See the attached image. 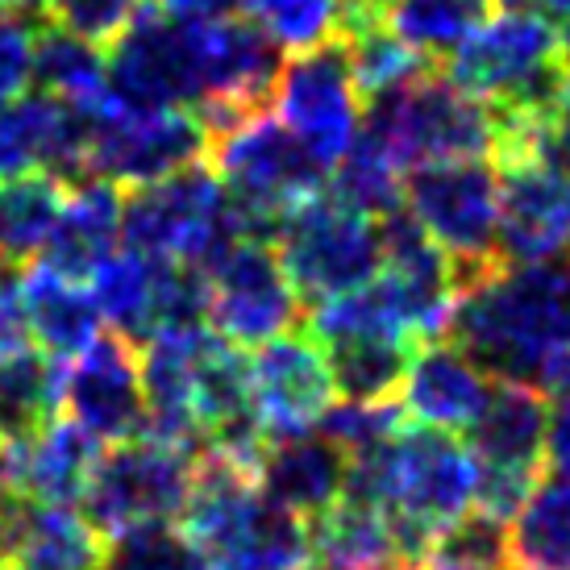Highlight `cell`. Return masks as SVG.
Segmentation results:
<instances>
[{
    "label": "cell",
    "mask_w": 570,
    "mask_h": 570,
    "mask_svg": "<svg viewBox=\"0 0 570 570\" xmlns=\"http://www.w3.org/2000/svg\"><path fill=\"white\" fill-rule=\"evenodd\" d=\"M450 337L488 375L538 383L570 342V254L546 263H500L454 301Z\"/></svg>",
    "instance_id": "1"
},
{
    "label": "cell",
    "mask_w": 570,
    "mask_h": 570,
    "mask_svg": "<svg viewBox=\"0 0 570 570\" xmlns=\"http://www.w3.org/2000/svg\"><path fill=\"white\" fill-rule=\"evenodd\" d=\"M466 92L483 96L504 121H554L570 92L562 33L533 9H500L475 26L442 67Z\"/></svg>",
    "instance_id": "2"
},
{
    "label": "cell",
    "mask_w": 570,
    "mask_h": 570,
    "mask_svg": "<svg viewBox=\"0 0 570 570\" xmlns=\"http://www.w3.org/2000/svg\"><path fill=\"white\" fill-rule=\"evenodd\" d=\"M479 459L459 433L400 429L392 442L350 459L346 495L387 508L404 524L438 538L445 524L475 508Z\"/></svg>",
    "instance_id": "3"
},
{
    "label": "cell",
    "mask_w": 570,
    "mask_h": 570,
    "mask_svg": "<svg viewBox=\"0 0 570 570\" xmlns=\"http://www.w3.org/2000/svg\"><path fill=\"white\" fill-rule=\"evenodd\" d=\"M363 129L404 171L438 159H495L500 150L495 105L466 92L438 67L404 88L366 100Z\"/></svg>",
    "instance_id": "4"
},
{
    "label": "cell",
    "mask_w": 570,
    "mask_h": 570,
    "mask_svg": "<svg viewBox=\"0 0 570 570\" xmlns=\"http://www.w3.org/2000/svg\"><path fill=\"white\" fill-rule=\"evenodd\" d=\"M208 159H213V171L225 184V191L238 205L242 222H246V238L275 242V229L287 213L304 205L308 196L325 191V184H330V171L267 109L250 112L238 126L213 134Z\"/></svg>",
    "instance_id": "5"
},
{
    "label": "cell",
    "mask_w": 570,
    "mask_h": 570,
    "mask_svg": "<svg viewBox=\"0 0 570 570\" xmlns=\"http://www.w3.org/2000/svg\"><path fill=\"white\" fill-rule=\"evenodd\" d=\"M121 238L129 250L188 263L208 275L229 246L246 238V222L217 171L196 163L188 171L129 191L121 205Z\"/></svg>",
    "instance_id": "6"
},
{
    "label": "cell",
    "mask_w": 570,
    "mask_h": 570,
    "mask_svg": "<svg viewBox=\"0 0 570 570\" xmlns=\"http://www.w3.org/2000/svg\"><path fill=\"white\" fill-rule=\"evenodd\" d=\"M404 208L454 263L459 292L500 258V167L488 159L416 163L404 175Z\"/></svg>",
    "instance_id": "7"
},
{
    "label": "cell",
    "mask_w": 570,
    "mask_h": 570,
    "mask_svg": "<svg viewBox=\"0 0 570 570\" xmlns=\"http://www.w3.org/2000/svg\"><path fill=\"white\" fill-rule=\"evenodd\" d=\"M275 250L304 304H321L366 287L383 267L380 222L354 213L337 196H308L275 229Z\"/></svg>",
    "instance_id": "8"
},
{
    "label": "cell",
    "mask_w": 570,
    "mask_h": 570,
    "mask_svg": "<svg viewBox=\"0 0 570 570\" xmlns=\"http://www.w3.org/2000/svg\"><path fill=\"white\" fill-rule=\"evenodd\" d=\"M88 121V175L142 188L208 159V129L191 109H129L112 88L76 105Z\"/></svg>",
    "instance_id": "9"
},
{
    "label": "cell",
    "mask_w": 570,
    "mask_h": 570,
    "mask_svg": "<svg viewBox=\"0 0 570 570\" xmlns=\"http://www.w3.org/2000/svg\"><path fill=\"white\" fill-rule=\"evenodd\" d=\"M196 450L159 438H126L100 454L92 483L83 491V517L105 533H121L142 521H175L184 512L196 471Z\"/></svg>",
    "instance_id": "10"
},
{
    "label": "cell",
    "mask_w": 570,
    "mask_h": 570,
    "mask_svg": "<svg viewBox=\"0 0 570 570\" xmlns=\"http://www.w3.org/2000/svg\"><path fill=\"white\" fill-rule=\"evenodd\" d=\"M109 88L129 109H188L205 100L196 17L163 13L146 0L109 55Z\"/></svg>",
    "instance_id": "11"
},
{
    "label": "cell",
    "mask_w": 570,
    "mask_h": 570,
    "mask_svg": "<svg viewBox=\"0 0 570 570\" xmlns=\"http://www.w3.org/2000/svg\"><path fill=\"white\" fill-rule=\"evenodd\" d=\"M271 105L279 109V121L301 138L304 150H308L325 171H333L337 159H342L350 146H354V138H358L363 109H366L363 92H358V83H354V71H350V55H346L342 33L317 50L292 55V59L279 67Z\"/></svg>",
    "instance_id": "12"
},
{
    "label": "cell",
    "mask_w": 570,
    "mask_h": 570,
    "mask_svg": "<svg viewBox=\"0 0 570 570\" xmlns=\"http://www.w3.org/2000/svg\"><path fill=\"white\" fill-rule=\"evenodd\" d=\"M208 321L234 346H263L301 325L304 301L275 242L242 238L208 267Z\"/></svg>",
    "instance_id": "13"
},
{
    "label": "cell",
    "mask_w": 570,
    "mask_h": 570,
    "mask_svg": "<svg viewBox=\"0 0 570 570\" xmlns=\"http://www.w3.org/2000/svg\"><path fill=\"white\" fill-rule=\"evenodd\" d=\"M380 238L383 267L375 284L383 287L404 337H412L416 346L445 337L450 317H454V301H459L450 254L429 238L404 205L380 217Z\"/></svg>",
    "instance_id": "14"
},
{
    "label": "cell",
    "mask_w": 570,
    "mask_h": 570,
    "mask_svg": "<svg viewBox=\"0 0 570 570\" xmlns=\"http://www.w3.org/2000/svg\"><path fill=\"white\" fill-rule=\"evenodd\" d=\"M71 425H80L100 445L138 438L146 421V387L138 346L121 333H100L63 366V400Z\"/></svg>",
    "instance_id": "15"
},
{
    "label": "cell",
    "mask_w": 570,
    "mask_h": 570,
    "mask_svg": "<svg viewBox=\"0 0 570 570\" xmlns=\"http://www.w3.org/2000/svg\"><path fill=\"white\" fill-rule=\"evenodd\" d=\"M250 392L254 416L267 433V442L317 429L321 412L337 400L330 375V358L313 333H279L250 358Z\"/></svg>",
    "instance_id": "16"
},
{
    "label": "cell",
    "mask_w": 570,
    "mask_h": 570,
    "mask_svg": "<svg viewBox=\"0 0 570 570\" xmlns=\"http://www.w3.org/2000/svg\"><path fill=\"white\" fill-rule=\"evenodd\" d=\"M570 254V171L538 159L500 163V258L546 263Z\"/></svg>",
    "instance_id": "17"
},
{
    "label": "cell",
    "mask_w": 570,
    "mask_h": 570,
    "mask_svg": "<svg viewBox=\"0 0 570 570\" xmlns=\"http://www.w3.org/2000/svg\"><path fill=\"white\" fill-rule=\"evenodd\" d=\"M26 171L59 175L67 188L88 175V121L76 105L33 92L0 109V179Z\"/></svg>",
    "instance_id": "18"
},
{
    "label": "cell",
    "mask_w": 570,
    "mask_h": 570,
    "mask_svg": "<svg viewBox=\"0 0 570 570\" xmlns=\"http://www.w3.org/2000/svg\"><path fill=\"white\" fill-rule=\"evenodd\" d=\"M100 462V442L71 421H50L38 433L0 442V475L30 504H83Z\"/></svg>",
    "instance_id": "19"
},
{
    "label": "cell",
    "mask_w": 570,
    "mask_h": 570,
    "mask_svg": "<svg viewBox=\"0 0 570 570\" xmlns=\"http://www.w3.org/2000/svg\"><path fill=\"white\" fill-rule=\"evenodd\" d=\"M488 396V371L462 346L433 337V342H421L412 354L409 380L400 387V409H404V421L445 429V433H466L483 412Z\"/></svg>",
    "instance_id": "20"
},
{
    "label": "cell",
    "mask_w": 570,
    "mask_h": 570,
    "mask_svg": "<svg viewBox=\"0 0 570 570\" xmlns=\"http://www.w3.org/2000/svg\"><path fill=\"white\" fill-rule=\"evenodd\" d=\"M350 454L330 442L321 429L287 433L267 442L258 459V488L267 500L296 512L301 521H317L325 508L346 495Z\"/></svg>",
    "instance_id": "21"
},
{
    "label": "cell",
    "mask_w": 570,
    "mask_h": 570,
    "mask_svg": "<svg viewBox=\"0 0 570 570\" xmlns=\"http://www.w3.org/2000/svg\"><path fill=\"white\" fill-rule=\"evenodd\" d=\"M121 205H126L121 184L100 179V175H83L80 184L67 188V205L38 263L67 275V279L88 284V275L121 242Z\"/></svg>",
    "instance_id": "22"
},
{
    "label": "cell",
    "mask_w": 570,
    "mask_h": 570,
    "mask_svg": "<svg viewBox=\"0 0 570 570\" xmlns=\"http://www.w3.org/2000/svg\"><path fill=\"white\" fill-rule=\"evenodd\" d=\"M546 433H550V404L538 383H491V396L475 425L466 429L471 450L483 466H512V471H541L546 462Z\"/></svg>",
    "instance_id": "23"
},
{
    "label": "cell",
    "mask_w": 570,
    "mask_h": 570,
    "mask_svg": "<svg viewBox=\"0 0 570 570\" xmlns=\"http://www.w3.org/2000/svg\"><path fill=\"white\" fill-rule=\"evenodd\" d=\"M308 538L321 570H416L400 550L387 508L371 500L342 495L317 521H308Z\"/></svg>",
    "instance_id": "24"
},
{
    "label": "cell",
    "mask_w": 570,
    "mask_h": 570,
    "mask_svg": "<svg viewBox=\"0 0 570 570\" xmlns=\"http://www.w3.org/2000/svg\"><path fill=\"white\" fill-rule=\"evenodd\" d=\"M21 301H26L30 337L59 363H71L80 350H88L100 337L105 321L92 301V287L83 279H67L42 263H30L21 275Z\"/></svg>",
    "instance_id": "25"
},
{
    "label": "cell",
    "mask_w": 570,
    "mask_h": 570,
    "mask_svg": "<svg viewBox=\"0 0 570 570\" xmlns=\"http://www.w3.org/2000/svg\"><path fill=\"white\" fill-rule=\"evenodd\" d=\"M4 558L26 570H100L105 533L76 504L21 500Z\"/></svg>",
    "instance_id": "26"
},
{
    "label": "cell",
    "mask_w": 570,
    "mask_h": 570,
    "mask_svg": "<svg viewBox=\"0 0 570 570\" xmlns=\"http://www.w3.org/2000/svg\"><path fill=\"white\" fill-rule=\"evenodd\" d=\"M167 258H150L142 250H112L100 267L88 275L92 301L100 308V321L112 333L129 337L134 346H142L146 337L159 333V296Z\"/></svg>",
    "instance_id": "27"
},
{
    "label": "cell",
    "mask_w": 570,
    "mask_h": 570,
    "mask_svg": "<svg viewBox=\"0 0 570 570\" xmlns=\"http://www.w3.org/2000/svg\"><path fill=\"white\" fill-rule=\"evenodd\" d=\"M67 205V184L50 171L0 179V263L30 267L42 258Z\"/></svg>",
    "instance_id": "28"
},
{
    "label": "cell",
    "mask_w": 570,
    "mask_h": 570,
    "mask_svg": "<svg viewBox=\"0 0 570 570\" xmlns=\"http://www.w3.org/2000/svg\"><path fill=\"white\" fill-rule=\"evenodd\" d=\"M517 570H570V479L546 475L508 524Z\"/></svg>",
    "instance_id": "29"
},
{
    "label": "cell",
    "mask_w": 570,
    "mask_h": 570,
    "mask_svg": "<svg viewBox=\"0 0 570 570\" xmlns=\"http://www.w3.org/2000/svg\"><path fill=\"white\" fill-rule=\"evenodd\" d=\"M412 354L416 342L409 337H392V333H375V337H346L325 346L330 358L333 387L342 400H400V387L409 380Z\"/></svg>",
    "instance_id": "30"
},
{
    "label": "cell",
    "mask_w": 570,
    "mask_h": 570,
    "mask_svg": "<svg viewBox=\"0 0 570 570\" xmlns=\"http://www.w3.org/2000/svg\"><path fill=\"white\" fill-rule=\"evenodd\" d=\"M63 400V363L47 350H17L0 358V442L38 433L55 421Z\"/></svg>",
    "instance_id": "31"
},
{
    "label": "cell",
    "mask_w": 570,
    "mask_h": 570,
    "mask_svg": "<svg viewBox=\"0 0 570 570\" xmlns=\"http://www.w3.org/2000/svg\"><path fill=\"white\" fill-rule=\"evenodd\" d=\"M33 83L63 105H88L109 92V59H105L100 42H88L55 21H38Z\"/></svg>",
    "instance_id": "32"
},
{
    "label": "cell",
    "mask_w": 570,
    "mask_h": 570,
    "mask_svg": "<svg viewBox=\"0 0 570 570\" xmlns=\"http://www.w3.org/2000/svg\"><path fill=\"white\" fill-rule=\"evenodd\" d=\"M491 13V0H396L383 9V26L425 59H450Z\"/></svg>",
    "instance_id": "33"
},
{
    "label": "cell",
    "mask_w": 570,
    "mask_h": 570,
    "mask_svg": "<svg viewBox=\"0 0 570 570\" xmlns=\"http://www.w3.org/2000/svg\"><path fill=\"white\" fill-rule=\"evenodd\" d=\"M404 175L409 171L366 129H358L354 146L330 171V188L342 205L380 222V217H387V213H396L404 205Z\"/></svg>",
    "instance_id": "34"
},
{
    "label": "cell",
    "mask_w": 570,
    "mask_h": 570,
    "mask_svg": "<svg viewBox=\"0 0 570 570\" xmlns=\"http://www.w3.org/2000/svg\"><path fill=\"white\" fill-rule=\"evenodd\" d=\"M100 570H208V550L175 521H142L105 538Z\"/></svg>",
    "instance_id": "35"
},
{
    "label": "cell",
    "mask_w": 570,
    "mask_h": 570,
    "mask_svg": "<svg viewBox=\"0 0 570 570\" xmlns=\"http://www.w3.org/2000/svg\"><path fill=\"white\" fill-rule=\"evenodd\" d=\"M250 21L287 55H304L342 33V0H246Z\"/></svg>",
    "instance_id": "36"
},
{
    "label": "cell",
    "mask_w": 570,
    "mask_h": 570,
    "mask_svg": "<svg viewBox=\"0 0 570 570\" xmlns=\"http://www.w3.org/2000/svg\"><path fill=\"white\" fill-rule=\"evenodd\" d=\"M508 524L491 517L483 508L462 512L459 521H450L429 546L425 567L442 570H500L508 567Z\"/></svg>",
    "instance_id": "37"
},
{
    "label": "cell",
    "mask_w": 570,
    "mask_h": 570,
    "mask_svg": "<svg viewBox=\"0 0 570 570\" xmlns=\"http://www.w3.org/2000/svg\"><path fill=\"white\" fill-rule=\"evenodd\" d=\"M317 429L354 459V454H366V450H375V445L392 442L400 429H404V409H400V400L371 404V400L337 396L330 409L321 412Z\"/></svg>",
    "instance_id": "38"
},
{
    "label": "cell",
    "mask_w": 570,
    "mask_h": 570,
    "mask_svg": "<svg viewBox=\"0 0 570 570\" xmlns=\"http://www.w3.org/2000/svg\"><path fill=\"white\" fill-rule=\"evenodd\" d=\"M142 9L146 0H47L42 21H55V26L105 47V42H117Z\"/></svg>",
    "instance_id": "39"
},
{
    "label": "cell",
    "mask_w": 570,
    "mask_h": 570,
    "mask_svg": "<svg viewBox=\"0 0 570 570\" xmlns=\"http://www.w3.org/2000/svg\"><path fill=\"white\" fill-rule=\"evenodd\" d=\"M42 17L0 9V109L26 96L33 83V38Z\"/></svg>",
    "instance_id": "40"
},
{
    "label": "cell",
    "mask_w": 570,
    "mask_h": 570,
    "mask_svg": "<svg viewBox=\"0 0 570 570\" xmlns=\"http://www.w3.org/2000/svg\"><path fill=\"white\" fill-rule=\"evenodd\" d=\"M30 346V321L21 301V267L0 263V358Z\"/></svg>",
    "instance_id": "41"
},
{
    "label": "cell",
    "mask_w": 570,
    "mask_h": 570,
    "mask_svg": "<svg viewBox=\"0 0 570 570\" xmlns=\"http://www.w3.org/2000/svg\"><path fill=\"white\" fill-rule=\"evenodd\" d=\"M546 462H550V475L570 479V396H558V404L550 409Z\"/></svg>",
    "instance_id": "42"
},
{
    "label": "cell",
    "mask_w": 570,
    "mask_h": 570,
    "mask_svg": "<svg viewBox=\"0 0 570 570\" xmlns=\"http://www.w3.org/2000/svg\"><path fill=\"white\" fill-rule=\"evenodd\" d=\"M150 4L175 17H238V9H246V0H150Z\"/></svg>",
    "instance_id": "43"
},
{
    "label": "cell",
    "mask_w": 570,
    "mask_h": 570,
    "mask_svg": "<svg viewBox=\"0 0 570 570\" xmlns=\"http://www.w3.org/2000/svg\"><path fill=\"white\" fill-rule=\"evenodd\" d=\"M541 392H554V396H570V342L558 350L546 375H541Z\"/></svg>",
    "instance_id": "44"
},
{
    "label": "cell",
    "mask_w": 570,
    "mask_h": 570,
    "mask_svg": "<svg viewBox=\"0 0 570 570\" xmlns=\"http://www.w3.org/2000/svg\"><path fill=\"white\" fill-rule=\"evenodd\" d=\"M17 512H21V495L9 488V479L0 475V554H4V546H9V533H13Z\"/></svg>",
    "instance_id": "45"
},
{
    "label": "cell",
    "mask_w": 570,
    "mask_h": 570,
    "mask_svg": "<svg viewBox=\"0 0 570 570\" xmlns=\"http://www.w3.org/2000/svg\"><path fill=\"white\" fill-rule=\"evenodd\" d=\"M550 21H570V0H538Z\"/></svg>",
    "instance_id": "46"
},
{
    "label": "cell",
    "mask_w": 570,
    "mask_h": 570,
    "mask_svg": "<svg viewBox=\"0 0 570 570\" xmlns=\"http://www.w3.org/2000/svg\"><path fill=\"white\" fill-rule=\"evenodd\" d=\"M4 9H21V13H33V17H42V4L47 0H0Z\"/></svg>",
    "instance_id": "47"
},
{
    "label": "cell",
    "mask_w": 570,
    "mask_h": 570,
    "mask_svg": "<svg viewBox=\"0 0 570 570\" xmlns=\"http://www.w3.org/2000/svg\"><path fill=\"white\" fill-rule=\"evenodd\" d=\"M495 9H538V0H491Z\"/></svg>",
    "instance_id": "48"
},
{
    "label": "cell",
    "mask_w": 570,
    "mask_h": 570,
    "mask_svg": "<svg viewBox=\"0 0 570 570\" xmlns=\"http://www.w3.org/2000/svg\"><path fill=\"white\" fill-rule=\"evenodd\" d=\"M354 4H363V9H371V13H383V9L396 4V0H354Z\"/></svg>",
    "instance_id": "49"
},
{
    "label": "cell",
    "mask_w": 570,
    "mask_h": 570,
    "mask_svg": "<svg viewBox=\"0 0 570 570\" xmlns=\"http://www.w3.org/2000/svg\"><path fill=\"white\" fill-rule=\"evenodd\" d=\"M562 63L570 67V21H567V33H562Z\"/></svg>",
    "instance_id": "50"
},
{
    "label": "cell",
    "mask_w": 570,
    "mask_h": 570,
    "mask_svg": "<svg viewBox=\"0 0 570 570\" xmlns=\"http://www.w3.org/2000/svg\"><path fill=\"white\" fill-rule=\"evenodd\" d=\"M0 570H26V567H17V562H9V558H4V562H0Z\"/></svg>",
    "instance_id": "51"
},
{
    "label": "cell",
    "mask_w": 570,
    "mask_h": 570,
    "mask_svg": "<svg viewBox=\"0 0 570 570\" xmlns=\"http://www.w3.org/2000/svg\"><path fill=\"white\" fill-rule=\"evenodd\" d=\"M500 570H517V567H512V562H508V567H500Z\"/></svg>",
    "instance_id": "52"
},
{
    "label": "cell",
    "mask_w": 570,
    "mask_h": 570,
    "mask_svg": "<svg viewBox=\"0 0 570 570\" xmlns=\"http://www.w3.org/2000/svg\"><path fill=\"white\" fill-rule=\"evenodd\" d=\"M301 570H313V567H301Z\"/></svg>",
    "instance_id": "53"
},
{
    "label": "cell",
    "mask_w": 570,
    "mask_h": 570,
    "mask_svg": "<svg viewBox=\"0 0 570 570\" xmlns=\"http://www.w3.org/2000/svg\"><path fill=\"white\" fill-rule=\"evenodd\" d=\"M0 562H4V554H0Z\"/></svg>",
    "instance_id": "54"
},
{
    "label": "cell",
    "mask_w": 570,
    "mask_h": 570,
    "mask_svg": "<svg viewBox=\"0 0 570 570\" xmlns=\"http://www.w3.org/2000/svg\"><path fill=\"white\" fill-rule=\"evenodd\" d=\"M0 9H4V4H0Z\"/></svg>",
    "instance_id": "55"
}]
</instances>
